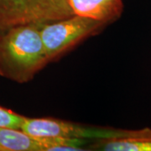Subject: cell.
I'll return each mask as SVG.
<instances>
[{
  "label": "cell",
  "mask_w": 151,
  "mask_h": 151,
  "mask_svg": "<svg viewBox=\"0 0 151 151\" xmlns=\"http://www.w3.org/2000/svg\"><path fill=\"white\" fill-rule=\"evenodd\" d=\"M42 24H20L0 31V76L25 83L50 63L41 38Z\"/></svg>",
  "instance_id": "6da1fadb"
},
{
  "label": "cell",
  "mask_w": 151,
  "mask_h": 151,
  "mask_svg": "<svg viewBox=\"0 0 151 151\" xmlns=\"http://www.w3.org/2000/svg\"><path fill=\"white\" fill-rule=\"evenodd\" d=\"M108 25L105 22L79 15L42 24L40 33L49 61L59 59L82 40L100 33Z\"/></svg>",
  "instance_id": "7a4b0ae2"
},
{
  "label": "cell",
  "mask_w": 151,
  "mask_h": 151,
  "mask_svg": "<svg viewBox=\"0 0 151 151\" xmlns=\"http://www.w3.org/2000/svg\"><path fill=\"white\" fill-rule=\"evenodd\" d=\"M73 15L67 0H0V31L30 23H48Z\"/></svg>",
  "instance_id": "3957f363"
},
{
  "label": "cell",
  "mask_w": 151,
  "mask_h": 151,
  "mask_svg": "<svg viewBox=\"0 0 151 151\" xmlns=\"http://www.w3.org/2000/svg\"><path fill=\"white\" fill-rule=\"evenodd\" d=\"M21 130L35 137H61L90 140L117 139L120 129L89 127L52 118H27L24 120Z\"/></svg>",
  "instance_id": "277c9868"
},
{
  "label": "cell",
  "mask_w": 151,
  "mask_h": 151,
  "mask_svg": "<svg viewBox=\"0 0 151 151\" xmlns=\"http://www.w3.org/2000/svg\"><path fill=\"white\" fill-rule=\"evenodd\" d=\"M73 15L111 24L121 17L123 0H67Z\"/></svg>",
  "instance_id": "5b68a950"
},
{
  "label": "cell",
  "mask_w": 151,
  "mask_h": 151,
  "mask_svg": "<svg viewBox=\"0 0 151 151\" xmlns=\"http://www.w3.org/2000/svg\"><path fill=\"white\" fill-rule=\"evenodd\" d=\"M87 148L89 150L151 151V128L126 129L123 138L95 140Z\"/></svg>",
  "instance_id": "8992f818"
},
{
  "label": "cell",
  "mask_w": 151,
  "mask_h": 151,
  "mask_svg": "<svg viewBox=\"0 0 151 151\" xmlns=\"http://www.w3.org/2000/svg\"><path fill=\"white\" fill-rule=\"evenodd\" d=\"M25 119L19 113H14L9 109L0 107V127L11 128V129H21L22 124Z\"/></svg>",
  "instance_id": "52a82bcc"
},
{
  "label": "cell",
  "mask_w": 151,
  "mask_h": 151,
  "mask_svg": "<svg viewBox=\"0 0 151 151\" xmlns=\"http://www.w3.org/2000/svg\"><path fill=\"white\" fill-rule=\"evenodd\" d=\"M0 151H5V150H4V149H3V148L0 146Z\"/></svg>",
  "instance_id": "ba28073f"
}]
</instances>
